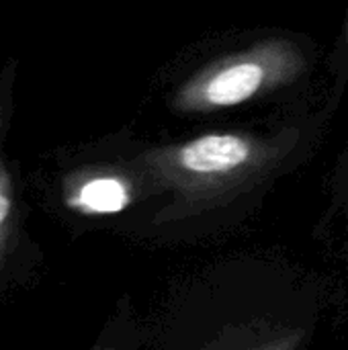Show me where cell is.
I'll list each match as a JSON object with an SVG mask.
<instances>
[{
    "label": "cell",
    "instance_id": "1",
    "mask_svg": "<svg viewBox=\"0 0 348 350\" xmlns=\"http://www.w3.org/2000/svg\"><path fill=\"white\" fill-rule=\"evenodd\" d=\"M302 70L304 55L293 43L285 39L263 41L197 72L176 92L174 107L195 113L242 105L260 92L291 82Z\"/></svg>",
    "mask_w": 348,
    "mask_h": 350
},
{
    "label": "cell",
    "instance_id": "2",
    "mask_svg": "<svg viewBox=\"0 0 348 350\" xmlns=\"http://www.w3.org/2000/svg\"><path fill=\"white\" fill-rule=\"evenodd\" d=\"M256 144L238 133H207L172 152V166L191 178H230L256 160Z\"/></svg>",
    "mask_w": 348,
    "mask_h": 350
},
{
    "label": "cell",
    "instance_id": "3",
    "mask_svg": "<svg viewBox=\"0 0 348 350\" xmlns=\"http://www.w3.org/2000/svg\"><path fill=\"white\" fill-rule=\"evenodd\" d=\"M76 203L92 213H117L129 205V191L117 178H94L80 189Z\"/></svg>",
    "mask_w": 348,
    "mask_h": 350
},
{
    "label": "cell",
    "instance_id": "4",
    "mask_svg": "<svg viewBox=\"0 0 348 350\" xmlns=\"http://www.w3.org/2000/svg\"><path fill=\"white\" fill-rule=\"evenodd\" d=\"M8 209H10V203H8V199L0 193V224H2V219L8 215Z\"/></svg>",
    "mask_w": 348,
    "mask_h": 350
},
{
    "label": "cell",
    "instance_id": "5",
    "mask_svg": "<svg viewBox=\"0 0 348 350\" xmlns=\"http://www.w3.org/2000/svg\"><path fill=\"white\" fill-rule=\"evenodd\" d=\"M347 37H348V16H347Z\"/></svg>",
    "mask_w": 348,
    "mask_h": 350
}]
</instances>
